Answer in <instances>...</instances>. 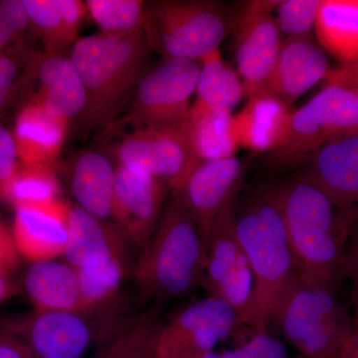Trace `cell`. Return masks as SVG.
<instances>
[{
    "label": "cell",
    "instance_id": "5b68a950",
    "mask_svg": "<svg viewBox=\"0 0 358 358\" xmlns=\"http://www.w3.org/2000/svg\"><path fill=\"white\" fill-rule=\"evenodd\" d=\"M229 27L227 14L214 1L145 2L143 32L150 49L166 58L201 61L218 50Z\"/></svg>",
    "mask_w": 358,
    "mask_h": 358
},
{
    "label": "cell",
    "instance_id": "e0dca14e",
    "mask_svg": "<svg viewBox=\"0 0 358 358\" xmlns=\"http://www.w3.org/2000/svg\"><path fill=\"white\" fill-rule=\"evenodd\" d=\"M305 180L322 190L334 205L358 204V134L327 143L306 162Z\"/></svg>",
    "mask_w": 358,
    "mask_h": 358
},
{
    "label": "cell",
    "instance_id": "d6a6232c",
    "mask_svg": "<svg viewBox=\"0 0 358 358\" xmlns=\"http://www.w3.org/2000/svg\"><path fill=\"white\" fill-rule=\"evenodd\" d=\"M322 0H285L277 6L275 18L280 31L289 38L308 39L315 29Z\"/></svg>",
    "mask_w": 358,
    "mask_h": 358
},
{
    "label": "cell",
    "instance_id": "8d00e7d4",
    "mask_svg": "<svg viewBox=\"0 0 358 358\" xmlns=\"http://www.w3.org/2000/svg\"><path fill=\"white\" fill-rule=\"evenodd\" d=\"M18 262L17 248L14 239L6 227L0 223V271L8 272L16 267Z\"/></svg>",
    "mask_w": 358,
    "mask_h": 358
},
{
    "label": "cell",
    "instance_id": "9c48e42d",
    "mask_svg": "<svg viewBox=\"0 0 358 358\" xmlns=\"http://www.w3.org/2000/svg\"><path fill=\"white\" fill-rule=\"evenodd\" d=\"M236 206L224 211L212 226L201 285L209 296L225 301L242 324L253 315L255 279L236 231Z\"/></svg>",
    "mask_w": 358,
    "mask_h": 358
},
{
    "label": "cell",
    "instance_id": "f35d334b",
    "mask_svg": "<svg viewBox=\"0 0 358 358\" xmlns=\"http://www.w3.org/2000/svg\"><path fill=\"white\" fill-rule=\"evenodd\" d=\"M0 358H34L24 343L10 334H0Z\"/></svg>",
    "mask_w": 358,
    "mask_h": 358
},
{
    "label": "cell",
    "instance_id": "b9f144b4",
    "mask_svg": "<svg viewBox=\"0 0 358 358\" xmlns=\"http://www.w3.org/2000/svg\"><path fill=\"white\" fill-rule=\"evenodd\" d=\"M7 273L0 271V303L6 300L13 293V285L9 280Z\"/></svg>",
    "mask_w": 358,
    "mask_h": 358
},
{
    "label": "cell",
    "instance_id": "9a60e30c",
    "mask_svg": "<svg viewBox=\"0 0 358 358\" xmlns=\"http://www.w3.org/2000/svg\"><path fill=\"white\" fill-rule=\"evenodd\" d=\"M115 171L112 217L141 252L157 229L171 190L159 179L138 169L117 164Z\"/></svg>",
    "mask_w": 358,
    "mask_h": 358
},
{
    "label": "cell",
    "instance_id": "6da1fadb",
    "mask_svg": "<svg viewBox=\"0 0 358 358\" xmlns=\"http://www.w3.org/2000/svg\"><path fill=\"white\" fill-rule=\"evenodd\" d=\"M271 192L281 209L301 281L336 288L345 270V246L352 229V209L339 208L303 178Z\"/></svg>",
    "mask_w": 358,
    "mask_h": 358
},
{
    "label": "cell",
    "instance_id": "f546056e",
    "mask_svg": "<svg viewBox=\"0 0 358 358\" xmlns=\"http://www.w3.org/2000/svg\"><path fill=\"white\" fill-rule=\"evenodd\" d=\"M162 322L159 308L143 313L122 326L103 345L96 358H155V345Z\"/></svg>",
    "mask_w": 358,
    "mask_h": 358
},
{
    "label": "cell",
    "instance_id": "ab89813d",
    "mask_svg": "<svg viewBox=\"0 0 358 358\" xmlns=\"http://www.w3.org/2000/svg\"><path fill=\"white\" fill-rule=\"evenodd\" d=\"M339 358H358V329H353L352 336L341 348Z\"/></svg>",
    "mask_w": 358,
    "mask_h": 358
},
{
    "label": "cell",
    "instance_id": "52a82bcc",
    "mask_svg": "<svg viewBox=\"0 0 358 358\" xmlns=\"http://www.w3.org/2000/svg\"><path fill=\"white\" fill-rule=\"evenodd\" d=\"M358 134V93L326 86L312 100L292 113L286 134L271 152L268 164L287 169L305 164L327 143Z\"/></svg>",
    "mask_w": 358,
    "mask_h": 358
},
{
    "label": "cell",
    "instance_id": "e575fe53",
    "mask_svg": "<svg viewBox=\"0 0 358 358\" xmlns=\"http://www.w3.org/2000/svg\"><path fill=\"white\" fill-rule=\"evenodd\" d=\"M0 18L15 37L20 36L30 26L32 27L23 0L0 1Z\"/></svg>",
    "mask_w": 358,
    "mask_h": 358
},
{
    "label": "cell",
    "instance_id": "ee69618b",
    "mask_svg": "<svg viewBox=\"0 0 358 358\" xmlns=\"http://www.w3.org/2000/svg\"><path fill=\"white\" fill-rule=\"evenodd\" d=\"M186 358H223V357L220 352L212 350V352L196 353V355H190Z\"/></svg>",
    "mask_w": 358,
    "mask_h": 358
},
{
    "label": "cell",
    "instance_id": "7a4b0ae2",
    "mask_svg": "<svg viewBox=\"0 0 358 358\" xmlns=\"http://www.w3.org/2000/svg\"><path fill=\"white\" fill-rule=\"evenodd\" d=\"M150 45L143 29L78 38L70 59L86 90L81 121L86 128H110L147 73Z\"/></svg>",
    "mask_w": 358,
    "mask_h": 358
},
{
    "label": "cell",
    "instance_id": "7bdbcfd3",
    "mask_svg": "<svg viewBox=\"0 0 358 358\" xmlns=\"http://www.w3.org/2000/svg\"><path fill=\"white\" fill-rule=\"evenodd\" d=\"M15 40L16 37L14 36L13 33L8 29L6 23L0 18V51L6 48L9 44L13 43Z\"/></svg>",
    "mask_w": 358,
    "mask_h": 358
},
{
    "label": "cell",
    "instance_id": "ac0fdd59",
    "mask_svg": "<svg viewBox=\"0 0 358 358\" xmlns=\"http://www.w3.org/2000/svg\"><path fill=\"white\" fill-rule=\"evenodd\" d=\"M329 61L308 39L289 38L282 44L279 58L262 91L291 105L327 77Z\"/></svg>",
    "mask_w": 358,
    "mask_h": 358
},
{
    "label": "cell",
    "instance_id": "7c38bea8",
    "mask_svg": "<svg viewBox=\"0 0 358 358\" xmlns=\"http://www.w3.org/2000/svg\"><path fill=\"white\" fill-rule=\"evenodd\" d=\"M242 324L228 303L208 296L179 310L162 324L155 358H186L212 352Z\"/></svg>",
    "mask_w": 358,
    "mask_h": 358
},
{
    "label": "cell",
    "instance_id": "1f68e13d",
    "mask_svg": "<svg viewBox=\"0 0 358 358\" xmlns=\"http://www.w3.org/2000/svg\"><path fill=\"white\" fill-rule=\"evenodd\" d=\"M87 11L102 32L143 29L145 2L141 0H88Z\"/></svg>",
    "mask_w": 358,
    "mask_h": 358
},
{
    "label": "cell",
    "instance_id": "836d02e7",
    "mask_svg": "<svg viewBox=\"0 0 358 358\" xmlns=\"http://www.w3.org/2000/svg\"><path fill=\"white\" fill-rule=\"evenodd\" d=\"M239 345L220 352L223 358H288L286 348L268 331H256Z\"/></svg>",
    "mask_w": 358,
    "mask_h": 358
},
{
    "label": "cell",
    "instance_id": "7402d4cb",
    "mask_svg": "<svg viewBox=\"0 0 358 358\" xmlns=\"http://www.w3.org/2000/svg\"><path fill=\"white\" fill-rule=\"evenodd\" d=\"M68 122L33 101L25 106L16 117L13 134L20 162L52 166L62 150Z\"/></svg>",
    "mask_w": 358,
    "mask_h": 358
},
{
    "label": "cell",
    "instance_id": "ffe728a7",
    "mask_svg": "<svg viewBox=\"0 0 358 358\" xmlns=\"http://www.w3.org/2000/svg\"><path fill=\"white\" fill-rule=\"evenodd\" d=\"M24 286L39 312L85 313L79 275L69 264L33 263L26 272Z\"/></svg>",
    "mask_w": 358,
    "mask_h": 358
},
{
    "label": "cell",
    "instance_id": "d590c367",
    "mask_svg": "<svg viewBox=\"0 0 358 358\" xmlns=\"http://www.w3.org/2000/svg\"><path fill=\"white\" fill-rule=\"evenodd\" d=\"M15 138L8 129L0 126V183L6 180L17 166Z\"/></svg>",
    "mask_w": 358,
    "mask_h": 358
},
{
    "label": "cell",
    "instance_id": "74e56055",
    "mask_svg": "<svg viewBox=\"0 0 358 358\" xmlns=\"http://www.w3.org/2000/svg\"><path fill=\"white\" fill-rule=\"evenodd\" d=\"M329 79L327 86H341L352 89L358 93V61L348 64L341 69L329 72L327 75Z\"/></svg>",
    "mask_w": 358,
    "mask_h": 358
},
{
    "label": "cell",
    "instance_id": "4fadbf2b",
    "mask_svg": "<svg viewBox=\"0 0 358 358\" xmlns=\"http://www.w3.org/2000/svg\"><path fill=\"white\" fill-rule=\"evenodd\" d=\"M117 164L138 169L178 192L199 159L178 129H138L115 145Z\"/></svg>",
    "mask_w": 358,
    "mask_h": 358
},
{
    "label": "cell",
    "instance_id": "277c9868",
    "mask_svg": "<svg viewBox=\"0 0 358 358\" xmlns=\"http://www.w3.org/2000/svg\"><path fill=\"white\" fill-rule=\"evenodd\" d=\"M207 244L196 222L173 196L150 242L141 252L134 278L143 296L157 303L192 293L203 278Z\"/></svg>",
    "mask_w": 358,
    "mask_h": 358
},
{
    "label": "cell",
    "instance_id": "83f0119b",
    "mask_svg": "<svg viewBox=\"0 0 358 358\" xmlns=\"http://www.w3.org/2000/svg\"><path fill=\"white\" fill-rule=\"evenodd\" d=\"M197 79L196 100L215 112L233 110L244 98V89L236 71L224 62L219 50L202 59Z\"/></svg>",
    "mask_w": 358,
    "mask_h": 358
},
{
    "label": "cell",
    "instance_id": "60d3db41",
    "mask_svg": "<svg viewBox=\"0 0 358 358\" xmlns=\"http://www.w3.org/2000/svg\"><path fill=\"white\" fill-rule=\"evenodd\" d=\"M358 266V227L352 235V241L350 244V251L346 255L345 270L348 273H352Z\"/></svg>",
    "mask_w": 358,
    "mask_h": 358
},
{
    "label": "cell",
    "instance_id": "8fae6325",
    "mask_svg": "<svg viewBox=\"0 0 358 358\" xmlns=\"http://www.w3.org/2000/svg\"><path fill=\"white\" fill-rule=\"evenodd\" d=\"M88 313L39 312L6 333L20 339L34 358H83L96 343L105 345L122 326L96 324Z\"/></svg>",
    "mask_w": 358,
    "mask_h": 358
},
{
    "label": "cell",
    "instance_id": "ba28073f",
    "mask_svg": "<svg viewBox=\"0 0 358 358\" xmlns=\"http://www.w3.org/2000/svg\"><path fill=\"white\" fill-rule=\"evenodd\" d=\"M200 66L196 61L166 58L141 78L124 124L138 129H180L190 110Z\"/></svg>",
    "mask_w": 358,
    "mask_h": 358
},
{
    "label": "cell",
    "instance_id": "d4e9b609",
    "mask_svg": "<svg viewBox=\"0 0 358 358\" xmlns=\"http://www.w3.org/2000/svg\"><path fill=\"white\" fill-rule=\"evenodd\" d=\"M180 131L199 162L235 157L239 145L234 115L193 103Z\"/></svg>",
    "mask_w": 358,
    "mask_h": 358
},
{
    "label": "cell",
    "instance_id": "d6986e66",
    "mask_svg": "<svg viewBox=\"0 0 358 358\" xmlns=\"http://www.w3.org/2000/svg\"><path fill=\"white\" fill-rule=\"evenodd\" d=\"M38 77L39 92L33 102L67 122L81 117L86 108V90L70 58L46 54L40 60Z\"/></svg>",
    "mask_w": 358,
    "mask_h": 358
},
{
    "label": "cell",
    "instance_id": "44dd1931",
    "mask_svg": "<svg viewBox=\"0 0 358 358\" xmlns=\"http://www.w3.org/2000/svg\"><path fill=\"white\" fill-rule=\"evenodd\" d=\"M292 113L289 106L275 96L258 94L234 115L239 148L256 152H273L281 143Z\"/></svg>",
    "mask_w": 358,
    "mask_h": 358
},
{
    "label": "cell",
    "instance_id": "cb8c5ba5",
    "mask_svg": "<svg viewBox=\"0 0 358 358\" xmlns=\"http://www.w3.org/2000/svg\"><path fill=\"white\" fill-rule=\"evenodd\" d=\"M32 27L43 41L46 54L63 55L78 40L87 11L79 0H23Z\"/></svg>",
    "mask_w": 358,
    "mask_h": 358
},
{
    "label": "cell",
    "instance_id": "f6af8a7d",
    "mask_svg": "<svg viewBox=\"0 0 358 358\" xmlns=\"http://www.w3.org/2000/svg\"><path fill=\"white\" fill-rule=\"evenodd\" d=\"M355 279V284H357V313H355V329H358V266L355 270L350 273Z\"/></svg>",
    "mask_w": 358,
    "mask_h": 358
},
{
    "label": "cell",
    "instance_id": "bcb514c9",
    "mask_svg": "<svg viewBox=\"0 0 358 358\" xmlns=\"http://www.w3.org/2000/svg\"><path fill=\"white\" fill-rule=\"evenodd\" d=\"M331 358H339V357H338V355H336V357H331Z\"/></svg>",
    "mask_w": 358,
    "mask_h": 358
},
{
    "label": "cell",
    "instance_id": "2e32d148",
    "mask_svg": "<svg viewBox=\"0 0 358 358\" xmlns=\"http://www.w3.org/2000/svg\"><path fill=\"white\" fill-rule=\"evenodd\" d=\"M13 239L21 255L32 262L54 260L65 253L70 207L61 200L15 207Z\"/></svg>",
    "mask_w": 358,
    "mask_h": 358
},
{
    "label": "cell",
    "instance_id": "4316f807",
    "mask_svg": "<svg viewBox=\"0 0 358 358\" xmlns=\"http://www.w3.org/2000/svg\"><path fill=\"white\" fill-rule=\"evenodd\" d=\"M315 31L329 54L348 64L358 61V0H322Z\"/></svg>",
    "mask_w": 358,
    "mask_h": 358
},
{
    "label": "cell",
    "instance_id": "484cf974",
    "mask_svg": "<svg viewBox=\"0 0 358 358\" xmlns=\"http://www.w3.org/2000/svg\"><path fill=\"white\" fill-rule=\"evenodd\" d=\"M117 171L109 157L95 150L79 155L71 188L79 207L103 221L112 216Z\"/></svg>",
    "mask_w": 358,
    "mask_h": 358
},
{
    "label": "cell",
    "instance_id": "f1b7e54d",
    "mask_svg": "<svg viewBox=\"0 0 358 358\" xmlns=\"http://www.w3.org/2000/svg\"><path fill=\"white\" fill-rule=\"evenodd\" d=\"M60 185L52 166L18 162L13 173L0 183V195L14 207L57 200Z\"/></svg>",
    "mask_w": 358,
    "mask_h": 358
},
{
    "label": "cell",
    "instance_id": "8992f818",
    "mask_svg": "<svg viewBox=\"0 0 358 358\" xmlns=\"http://www.w3.org/2000/svg\"><path fill=\"white\" fill-rule=\"evenodd\" d=\"M274 322L303 358L336 357L355 329V319L336 288L306 284L300 279L282 301Z\"/></svg>",
    "mask_w": 358,
    "mask_h": 358
},
{
    "label": "cell",
    "instance_id": "4dcf8cb0",
    "mask_svg": "<svg viewBox=\"0 0 358 358\" xmlns=\"http://www.w3.org/2000/svg\"><path fill=\"white\" fill-rule=\"evenodd\" d=\"M81 285L84 312L103 310L110 307L126 275V262L124 255L100 266L90 268H76Z\"/></svg>",
    "mask_w": 358,
    "mask_h": 358
},
{
    "label": "cell",
    "instance_id": "603a6c76",
    "mask_svg": "<svg viewBox=\"0 0 358 358\" xmlns=\"http://www.w3.org/2000/svg\"><path fill=\"white\" fill-rule=\"evenodd\" d=\"M119 235L79 206L70 207L64 255L75 268L100 267L122 254Z\"/></svg>",
    "mask_w": 358,
    "mask_h": 358
},
{
    "label": "cell",
    "instance_id": "3957f363",
    "mask_svg": "<svg viewBox=\"0 0 358 358\" xmlns=\"http://www.w3.org/2000/svg\"><path fill=\"white\" fill-rule=\"evenodd\" d=\"M236 231L255 279L250 327L268 331L282 301L299 281L286 224L271 189L236 206Z\"/></svg>",
    "mask_w": 358,
    "mask_h": 358
},
{
    "label": "cell",
    "instance_id": "30bf717a",
    "mask_svg": "<svg viewBox=\"0 0 358 358\" xmlns=\"http://www.w3.org/2000/svg\"><path fill=\"white\" fill-rule=\"evenodd\" d=\"M281 1H248L233 14L234 56L244 98L258 95L272 74L282 48L273 11Z\"/></svg>",
    "mask_w": 358,
    "mask_h": 358
},
{
    "label": "cell",
    "instance_id": "5bb4252c",
    "mask_svg": "<svg viewBox=\"0 0 358 358\" xmlns=\"http://www.w3.org/2000/svg\"><path fill=\"white\" fill-rule=\"evenodd\" d=\"M244 176V164L237 157L200 162L182 187L173 193L196 222L206 244L219 216L236 204Z\"/></svg>",
    "mask_w": 358,
    "mask_h": 358
}]
</instances>
